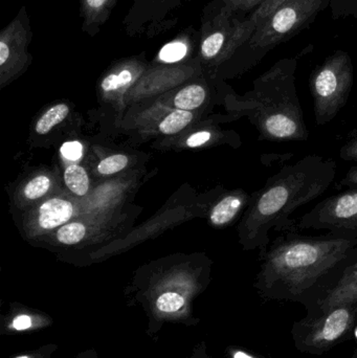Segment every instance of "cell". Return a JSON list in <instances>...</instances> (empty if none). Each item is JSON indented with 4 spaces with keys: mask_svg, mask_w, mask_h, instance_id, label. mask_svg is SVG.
Returning a JSON list of instances; mask_svg holds the SVG:
<instances>
[{
    "mask_svg": "<svg viewBox=\"0 0 357 358\" xmlns=\"http://www.w3.org/2000/svg\"><path fill=\"white\" fill-rule=\"evenodd\" d=\"M335 176V162L309 155L270 178L245 221L247 246L266 250L270 231L289 224V216L322 195Z\"/></svg>",
    "mask_w": 357,
    "mask_h": 358,
    "instance_id": "6da1fadb",
    "label": "cell"
},
{
    "mask_svg": "<svg viewBox=\"0 0 357 358\" xmlns=\"http://www.w3.org/2000/svg\"><path fill=\"white\" fill-rule=\"evenodd\" d=\"M357 248V238L331 235L301 237L277 243L266 254L259 275L264 292L298 296L341 264Z\"/></svg>",
    "mask_w": 357,
    "mask_h": 358,
    "instance_id": "7a4b0ae2",
    "label": "cell"
},
{
    "mask_svg": "<svg viewBox=\"0 0 357 358\" xmlns=\"http://www.w3.org/2000/svg\"><path fill=\"white\" fill-rule=\"evenodd\" d=\"M297 58L278 61L260 76L251 92L260 134L272 140H306L307 128L296 90Z\"/></svg>",
    "mask_w": 357,
    "mask_h": 358,
    "instance_id": "3957f363",
    "label": "cell"
},
{
    "mask_svg": "<svg viewBox=\"0 0 357 358\" xmlns=\"http://www.w3.org/2000/svg\"><path fill=\"white\" fill-rule=\"evenodd\" d=\"M329 3L330 0H287L258 23L253 35L233 60L240 63L243 69L254 66L279 44L289 41L312 24Z\"/></svg>",
    "mask_w": 357,
    "mask_h": 358,
    "instance_id": "277c9868",
    "label": "cell"
},
{
    "mask_svg": "<svg viewBox=\"0 0 357 358\" xmlns=\"http://www.w3.org/2000/svg\"><path fill=\"white\" fill-rule=\"evenodd\" d=\"M352 84L354 64L344 50H337L312 71L310 90L319 125L328 123L337 115L349 98Z\"/></svg>",
    "mask_w": 357,
    "mask_h": 358,
    "instance_id": "5b68a950",
    "label": "cell"
},
{
    "mask_svg": "<svg viewBox=\"0 0 357 358\" xmlns=\"http://www.w3.org/2000/svg\"><path fill=\"white\" fill-rule=\"evenodd\" d=\"M255 27L249 19L215 14L203 16L199 41V62L219 66L233 60L253 35Z\"/></svg>",
    "mask_w": 357,
    "mask_h": 358,
    "instance_id": "8992f818",
    "label": "cell"
},
{
    "mask_svg": "<svg viewBox=\"0 0 357 358\" xmlns=\"http://www.w3.org/2000/svg\"><path fill=\"white\" fill-rule=\"evenodd\" d=\"M300 227L329 229L333 235L357 238V189L320 202L302 217Z\"/></svg>",
    "mask_w": 357,
    "mask_h": 358,
    "instance_id": "52a82bcc",
    "label": "cell"
},
{
    "mask_svg": "<svg viewBox=\"0 0 357 358\" xmlns=\"http://www.w3.org/2000/svg\"><path fill=\"white\" fill-rule=\"evenodd\" d=\"M188 0H134L123 20L130 37L153 38L173 29L177 19L173 13Z\"/></svg>",
    "mask_w": 357,
    "mask_h": 358,
    "instance_id": "ba28073f",
    "label": "cell"
},
{
    "mask_svg": "<svg viewBox=\"0 0 357 358\" xmlns=\"http://www.w3.org/2000/svg\"><path fill=\"white\" fill-rule=\"evenodd\" d=\"M31 21L25 6L0 31V73L2 81L24 71L31 63L29 46L33 39Z\"/></svg>",
    "mask_w": 357,
    "mask_h": 358,
    "instance_id": "9c48e42d",
    "label": "cell"
},
{
    "mask_svg": "<svg viewBox=\"0 0 357 358\" xmlns=\"http://www.w3.org/2000/svg\"><path fill=\"white\" fill-rule=\"evenodd\" d=\"M351 305L335 307L327 311V315L314 324L308 332L305 345L314 350L328 348L343 338L354 322Z\"/></svg>",
    "mask_w": 357,
    "mask_h": 358,
    "instance_id": "30bf717a",
    "label": "cell"
},
{
    "mask_svg": "<svg viewBox=\"0 0 357 358\" xmlns=\"http://www.w3.org/2000/svg\"><path fill=\"white\" fill-rule=\"evenodd\" d=\"M144 54L119 61L101 80L100 87L104 94H115L127 90L146 71Z\"/></svg>",
    "mask_w": 357,
    "mask_h": 358,
    "instance_id": "8fae6325",
    "label": "cell"
},
{
    "mask_svg": "<svg viewBox=\"0 0 357 358\" xmlns=\"http://www.w3.org/2000/svg\"><path fill=\"white\" fill-rule=\"evenodd\" d=\"M119 0H80L82 31L89 37H96L110 18Z\"/></svg>",
    "mask_w": 357,
    "mask_h": 358,
    "instance_id": "7c38bea8",
    "label": "cell"
},
{
    "mask_svg": "<svg viewBox=\"0 0 357 358\" xmlns=\"http://www.w3.org/2000/svg\"><path fill=\"white\" fill-rule=\"evenodd\" d=\"M199 41L201 31H197L190 27L186 31H180L175 39L166 44L159 50L157 61L168 64L184 62V60L193 54V48H199Z\"/></svg>",
    "mask_w": 357,
    "mask_h": 358,
    "instance_id": "4fadbf2b",
    "label": "cell"
},
{
    "mask_svg": "<svg viewBox=\"0 0 357 358\" xmlns=\"http://www.w3.org/2000/svg\"><path fill=\"white\" fill-rule=\"evenodd\" d=\"M356 302L357 262L345 271L339 283L327 294L323 303V308L327 313L335 307L352 305Z\"/></svg>",
    "mask_w": 357,
    "mask_h": 358,
    "instance_id": "5bb4252c",
    "label": "cell"
},
{
    "mask_svg": "<svg viewBox=\"0 0 357 358\" xmlns=\"http://www.w3.org/2000/svg\"><path fill=\"white\" fill-rule=\"evenodd\" d=\"M73 203L62 198L46 200L38 210V224L43 229H54L62 227L73 216Z\"/></svg>",
    "mask_w": 357,
    "mask_h": 358,
    "instance_id": "9a60e30c",
    "label": "cell"
},
{
    "mask_svg": "<svg viewBox=\"0 0 357 358\" xmlns=\"http://www.w3.org/2000/svg\"><path fill=\"white\" fill-rule=\"evenodd\" d=\"M264 0H212L203 10V16L224 14L228 16L247 18V14L253 13Z\"/></svg>",
    "mask_w": 357,
    "mask_h": 358,
    "instance_id": "2e32d148",
    "label": "cell"
},
{
    "mask_svg": "<svg viewBox=\"0 0 357 358\" xmlns=\"http://www.w3.org/2000/svg\"><path fill=\"white\" fill-rule=\"evenodd\" d=\"M245 196L228 195L220 200L210 215V220L214 225L226 224L231 222L245 206Z\"/></svg>",
    "mask_w": 357,
    "mask_h": 358,
    "instance_id": "e0dca14e",
    "label": "cell"
},
{
    "mask_svg": "<svg viewBox=\"0 0 357 358\" xmlns=\"http://www.w3.org/2000/svg\"><path fill=\"white\" fill-rule=\"evenodd\" d=\"M207 90L201 84H190L176 92L174 105L180 110L192 111L205 103Z\"/></svg>",
    "mask_w": 357,
    "mask_h": 358,
    "instance_id": "ac0fdd59",
    "label": "cell"
},
{
    "mask_svg": "<svg viewBox=\"0 0 357 358\" xmlns=\"http://www.w3.org/2000/svg\"><path fill=\"white\" fill-rule=\"evenodd\" d=\"M64 181L66 187L78 196H84L89 189L87 172L79 165H71L65 169Z\"/></svg>",
    "mask_w": 357,
    "mask_h": 358,
    "instance_id": "d6986e66",
    "label": "cell"
},
{
    "mask_svg": "<svg viewBox=\"0 0 357 358\" xmlns=\"http://www.w3.org/2000/svg\"><path fill=\"white\" fill-rule=\"evenodd\" d=\"M69 108L66 104H57L50 107L36 124V132L38 134H48L52 128L64 121L65 117L68 115Z\"/></svg>",
    "mask_w": 357,
    "mask_h": 358,
    "instance_id": "ffe728a7",
    "label": "cell"
},
{
    "mask_svg": "<svg viewBox=\"0 0 357 358\" xmlns=\"http://www.w3.org/2000/svg\"><path fill=\"white\" fill-rule=\"evenodd\" d=\"M193 115L191 111L177 110L168 115L159 124V131L161 134L171 136L178 134L192 122Z\"/></svg>",
    "mask_w": 357,
    "mask_h": 358,
    "instance_id": "44dd1931",
    "label": "cell"
},
{
    "mask_svg": "<svg viewBox=\"0 0 357 358\" xmlns=\"http://www.w3.org/2000/svg\"><path fill=\"white\" fill-rule=\"evenodd\" d=\"M86 227L81 222L65 223L57 231V240L64 245H75L84 239Z\"/></svg>",
    "mask_w": 357,
    "mask_h": 358,
    "instance_id": "7402d4cb",
    "label": "cell"
},
{
    "mask_svg": "<svg viewBox=\"0 0 357 358\" xmlns=\"http://www.w3.org/2000/svg\"><path fill=\"white\" fill-rule=\"evenodd\" d=\"M52 181L48 176H40L31 179L23 189L24 197L29 200L38 199L50 191Z\"/></svg>",
    "mask_w": 357,
    "mask_h": 358,
    "instance_id": "603a6c76",
    "label": "cell"
},
{
    "mask_svg": "<svg viewBox=\"0 0 357 358\" xmlns=\"http://www.w3.org/2000/svg\"><path fill=\"white\" fill-rule=\"evenodd\" d=\"M184 305V299L177 292H165L159 296L156 301V307L163 313H175L182 308Z\"/></svg>",
    "mask_w": 357,
    "mask_h": 358,
    "instance_id": "cb8c5ba5",
    "label": "cell"
},
{
    "mask_svg": "<svg viewBox=\"0 0 357 358\" xmlns=\"http://www.w3.org/2000/svg\"><path fill=\"white\" fill-rule=\"evenodd\" d=\"M329 8L335 20L354 17L357 20V0H330Z\"/></svg>",
    "mask_w": 357,
    "mask_h": 358,
    "instance_id": "d4e9b609",
    "label": "cell"
},
{
    "mask_svg": "<svg viewBox=\"0 0 357 358\" xmlns=\"http://www.w3.org/2000/svg\"><path fill=\"white\" fill-rule=\"evenodd\" d=\"M128 165V157L124 155H115L103 159L98 166L99 173L111 176L125 169Z\"/></svg>",
    "mask_w": 357,
    "mask_h": 358,
    "instance_id": "484cf974",
    "label": "cell"
},
{
    "mask_svg": "<svg viewBox=\"0 0 357 358\" xmlns=\"http://www.w3.org/2000/svg\"><path fill=\"white\" fill-rule=\"evenodd\" d=\"M285 1H287V0H264L252 14L249 15L247 19H249V22H251L256 29V27H257L260 21L263 20L266 17L272 14V13H274L281 4L284 3Z\"/></svg>",
    "mask_w": 357,
    "mask_h": 358,
    "instance_id": "4316f807",
    "label": "cell"
},
{
    "mask_svg": "<svg viewBox=\"0 0 357 358\" xmlns=\"http://www.w3.org/2000/svg\"><path fill=\"white\" fill-rule=\"evenodd\" d=\"M61 155L67 161L78 162L81 159L83 155V146L77 141L64 143L61 147Z\"/></svg>",
    "mask_w": 357,
    "mask_h": 358,
    "instance_id": "83f0119b",
    "label": "cell"
},
{
    "mask_svg": "<svg viewBox=\"0 0 357 358\" xmlns=\"http://www.w3.org/2000/svg\"><path fill=\"white\" fill-rule=\"evenodd\" d=\"M212 134L209 131H198L192 134L190 138L187 140V146L190 148H196V147L203 146L207 144L211 140Z\"/></svg>",
    "mask_w": 357,
    "mask_h": 358,
    "instance_id": "f1b7e54d",
    "label": "cell"
},
{
    "mask_svg": "<svg viewBox=\"0 0 357 358\" xmlns=\"http://www.w3.org/2000/svg\"><path fill=\"white\" fill-rule=\"evenodd\" d=\"M31 319L27 315H20V317H17L16 319L13 321V328L15 330H18V331H22V330L29 329V327H31Z\"/></svg>",
    "mask_w": 357,
    "mask_h": 358,
    "instance_id": "f546056e",
    "label": "cell"
},
{
    "mask_svg": "<svg viewBox=\"0 0 357 358\" xmlns=\"http://www.w3.org/2000/svg\"><path fill=\"white\" fill-rule=\"evenodd\" d=\"M342 157L345 159H356L357 161V138L349 144L346 145L342 150Z\"/></svg>",
    "mask_w": 357,
    "mask_h": 358,
    "instance_id": "4dcf8cb0",
    "label": "cell"
},
{
    "mask_svg": "<svg viewBox=\"0 0 357 358\" xmlns=\"http://www.w3.org/2000/svg\"><path fill=\"white\" fill-rule=\"evenodd\" d=\"M232 358H262L256 357V355H251V353L245 352L242 350H236L232 353Z\"/></svg>",
    "mask_w": 357,
    "mask_h": 358,
    "instance_id": "1f68e13d",
    "label": "cell"
},
{
    "mask_svg": "<svg viewBox=\"0 0 357 358\" xmlns=\"http://www.w3.org/2000/svg\"><path fill=\"white\" fill-rule=\"evenodd\" d=\"M347 180L354 185H356L357 187V168L352 169L351 173L347 178Z\"/></svg>",
    "mask_w": 357,
    "mask_h": 358,
    "instance_id": "d6a6232c",
    "label": "cell"
},
{
    "mask_svg": "<svg viewBox=\"0 0 357 358\" xmlns=\"http://www.w3.org/2000/svg\"><path fill=\"white\" fill-rule=\"evenodd\" d=\"M16 358H29L27 357H16Z\"/></svg>",
    "mask_w": 357,
    "mask_h": 358,
    "instance_id": "836d02e7",
    "label": "cell"
},
{
    "mask_svg": "<svg viewBox=\"0 0 357 358\" xmlns=\"http://www.w3.org/2000/svg\"><path fill=\"white\" fill-rule=\"evenodd\" d=\"M356 338H357V330H356Z\"/></svg>",
    "mask_w": 357,
    "mask_h": 358,
    "instance_id": "e575fe53",
    "label": "cell"
}]
</instances>
